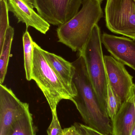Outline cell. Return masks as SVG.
<instances>
[{
  "instance_id": "11",
  "label": "cell",
  "mask_w": 135,
  "mask_h": 135,
  "mask_svg": "<svg viewBox=\"0 0 135 135\" xmlns=\"http://www.w3.org/2000/svg\"><path fill=\"white\" fill-rule=\"evenodd\" d=\"M41 51L48 62L62 80L73 98L77 93L73 83L75 68L72 62H69L62 57L44 50L42 48Z\"/></svg>"
},
{
  "instance_id": "3",
  "label": "cell",
  "mask_w": 135,
  "mask_h": 135,
  "mask_svg": "<svg viewBox=\"0 0 135 135\" xmlns=\"http://www.w3.org/2000/svg\"><path fill=\"white\" fill-rule=\"evenodd\" d=\"M78 53V55L82 56L85 60L90 79L101 106L107 113L108 79L102 51L100 29L98 25L94 26L89 40Z\"/></svg>"
},
{
  "instance_id": "2",
  "label": "cell",
  "mask_w": 135,
  "mask_h": 135,
  "mask_svg": "<svg viewBox=\"0 0 135 135\" xmlns=\"http://www.w3.org/2000/svg\"><path fill=\"white\" fill-rule=\"evenodd\" d=\"M103 0H83L82 7L70 20L58 26L57 34L58 42L79 52L84 47L92 34L94 26L104 13Z\"/></svg>"
},
{
  "instance_id": "22",
  "label": "cell",
  "mask_w": 135,
  "mask_h": 135,
  "mask_svg": "<svg viewBox=\"0 0 135 135\" xmlns=\"http://www.w3.org/2000/svg\"><path fill=\"white\" fill-rule=\"evenodd\" d=\"M130 96L131 97L135 106V84H133L131 89Z\"/></svg>"
},
{
  "instance_id": "18",
  "label": "cell",
  "mask_w": 135,
  "mask_h": 135,
  "mask_svg": "<svg viewBox=\"0 0 135 135\" xmlns=\"http://www.w3.org/2000/svg\"><path fill=\"white\" fill-rule=\"evenodd\" d=\"M52 120L48 128V135H64L63 129H62L59 121L57 111L52 112Z\"/></svg>"
},
{
  "instance_id": "21",
  "label": "cell",
  "mask_w": 135,
  "mask_h": 135,
  "mask_svg": "<svg viewBox=\"0 0 135 135\" xmlns=\"http://www.w3.org/2000/svg\"><path fill=\"white\" fill-rule=\"evenodd\" d=\"M63 133L64 135H73V126L70 127L64 128L63 129Z\"/></svg>"
},
{
  "instance_id": "17",
  "label": "cell",
  "mask_w": 135,
  "mask_h": 135,
  "mask_svg": "<svg viewBox=\"0 0 135 135\" xmlns=\"http://www.w3.org/2000/svg\"><path fill=\"white\" fill-rule=\"evenodd\" d=\"M8 0H0V50L2 49L6 31L10 26Z\"/></svg>"
},
{
  "instance_id": "1",
  "label": "cell",
  "mask_w": 135,
  "mask_h": 135,
  "mask_svg": "<svg viewBox=\"0 0 135 135\" xmlns=\"http://www.w3.org/2000/svg\"><path fill=\"white\" fill-rule=\"evenodd\" d=\"M75 68L73 83L76 95L73 102L85 125L101 133L113 134L111 120L102 109L90 79L82 56L72 62Z\"/></svg>"
},
{
  "instance_id": "4",
  "label": "cell",
  "mask_w": 135,
  "mask_h": 135,
  "mask_svg": "<svg viewBox=\"0 0 135 135\" xmlns=\"http://www.w3.org/2000/svg\"><path fill=\"white\" fill-rule=\"evenodd\" d=\"M41 49L35 42H33L32 79L43 92L52 112L57 111L60 101L62 100L72 101L73 98L46 60Z\"/></svg>"
},
{
  "instance_id": "15",
  "label": "cell",
  "mask_w": 135,
  "mask_h": 135,
  "mask_svg": "<svg viewBox=\"0 0 135 135\" xmlns=\"http://www.w3.org/2000/svg\"><path fill=\"white\" fill-rule=\"evenodd\" d=\"M9 135H36L32 115L30 111L16 121Z\"/></svg>"
},
{
  "instance_id": "10",
  "label": "cell",
  "mask_w": 135,
  "mask_h": 135,
  "mask_svg": "<svg viewBox=\"0 0 135 135\" xmlns=\"http://www.w3.org/2000/svg\"><path fill=\"white\" fill-rule=\"evenodd\" d=\"M101 41L113 57L135 71V40L104 33Z\"/></svg>"
},
{
  "instance_id": "8",
  "label": "cell",
  "mask_w": 135,
  "mask_h": 135,
  "mask_svg": "<svg viewBox=\"0 0 135 135\" xmlns=\"http://www.w3.org/2000/svg\"><path fill=\"white\" fill-rule=\"evenodd\" d=\"M108 81L111 88L122 103L126 101L131 93L134 83L133 77L124 65L111 56H104Z\"/></svg>"
},
{
  "instance_id": "12",
  "label": "cell",
  "mask_w": 135,
  "mask_h": 135,
  "mask_svg": "<svg viewBox=\"0 0 135 135\" xmlns=\"http://www.w3.org/2000/svg\"><path fill=\"white\" fill-rule=\"evenodd\" d=\"M113 135H131L135 123V106L131 97L123 103L111 120Z\"/></svg>"
},
{
  "instance_id": "25",
  "label": "cell",
  "mask_w": 135,
  "mask_h": 135,
  "mask_svg": "<svg viewBox=\"0 0 135 135\" xmlns=\"http://www.w3.org/2000/svg\"></svg>"
},
{
  "instance_id": "5",
  "label": "cell",
  "mask_w": 135,
  "mask_h": 135,
  "mask_svg": "<svg viewBox=\"0 0 135 135\" xmlns=\"http://www.w3.org/2000/svg\"><path fill=\"white\" fill-rule=\"evenodd\" d=\"M105 17L112 32L135 40V0H106Z\"/></svg>"
},
{
  "instance_id": "6",
  "label": "cell",
  "mask_w": 135,
  "mask_h": 135,
  "mask_svg": "<svg viewBox=\"0 0 135 135\" xmlns=\"http://www.w3.org/2000/svg\"><path fill=\"white\" fill-rule=\"evenodd\" d=\"M83 0H32L37 13L50 24L59 26L79 11Z\"/></svg>"
},
{
  "instance_id": "14",
  "label": "cell",
  "mask_w": 135,
  "mask_h": 135,
  "mask_svg": "<svg viewBox=\"0 0 135 135\" xmlns=\"http://www.w3.org/2000/svg\"><path fill=\"white\" fill-rule=\"evenodd\" d=\"M33 42L29 32L26 30L23 36L24 47V66L27 80H32L33 66Z\"/></svg>"
},
{
  "instance_id": "19",
  "label": "cell",
  "mask_w": 135,
  "mask_h": 135,
  "mask_svg": "<svg viewBox=\"0 0 135 135\" xmlns=\"http://www.w3.org/2000/svg\"><path fill=\"white\" fill-rule=\"evenodd\" d=\"M82 127L85 130L89 135H113L112 134H105L101 133L89 126L81 124Z\"/></svg>"
},
{
  "instance_id": "24",
  "label": "cell",
  "mask_w": 135,
  "mask_h": 135,
  "mask_svg": "<svg viewBox=\"0 0 135 135\" xmlns=\"http://www.w3.org/2000/svg\"><path fill=\"white\" fill-rule=\"evenodd\" d=\"M131 135H135V123Z\"/></svg>"
},
{
  "instance_id": "20",
  "label": "cell",
  "mask_w": 135,
  "mask_h": 135,
  "mask_svg": "<svg viewBox=\"0 0 135 135\" xmlns=\"http://www.w3.org/2000/svg\"><path fill=\"white\" fill-rule=\"evenodd\" d=\"M74 126L75 127L78 132L80 135H89L85 130L83 128L81 125V123H75L74 124Z\"/></svg>"
},
{
  "instance_id": "16",
  "label": "cell",
  "mask_w": 135,
  "mask_h": 135,
  "mask_svg": "<svg viewBox=\"0 0 135 135\" xmlns=\"http://www.w3.org/2000/svg\"><path fill=\"white\" fill-rule=\"evenodd\" d=\"M123 103L114 93L108 81L106 109L107 114L111 120L117 114Z\"/></svg>"
},
{
  "instance_id": "23",
  "label": "cell",
  "mask_w": 135,
  "mask_h": 135,
  "mask_svg": "<svg viewBox=\"0 0 135 135\" xmlns=\"http://www.w3.org/2000/svg\"><path fill=\"white\" fill-rule=\"evenodd\" d=\"M73 135H79L78 132L76 130L75 128V127L74 125L73 126Z\"/></svg>"
},
{
  "instance_id": "13",
  "label": "cell",
  "mask_w": 135,
  "mask_h": 135,
  "mask_svg": "<svg viewBox=\"0 0 135 135\" xmlns=\"http://www.w3.org/2000/svg\"><path fill=\"white\" fill-rule=\"evenodd\" d=\"M14 33L13 28L10 26L6 31L3 45L0 50V84H3L7 73Z\"/></svg>"
},
{
  "instance_id": "7",
  "label": "cell",
  "mask_w": 135,
  "mask_h": 135,
  "mask_svg": "<svg viewBox=\"0 0 135 135\" xmlns=\"http://www.w3.org/2000/svg\"><path fill=\"white\" fill-rule=\"evenodd\" d=\"M29 111L27 103L21 101L12 90L0 84V135H9L16 121Z\"/></svg>"
},
{
  "instance_id": "9",
  "label": "cell",
  "mask_w": 135,
  "mask_h": 135,
  "mask_svg": "<svg viewBox=\"0 0 135 135\" xmlns=\"http://www.w3.org/2000/svg\"><path fill=\"white\" fill-rule=\"evenodd\" d=\"M9 11L12 12L18 23L25 24L27 29L32 27L42 34L49 31L50 24L36 12L32 0H8Z\"/></svg>"
}]
</instances>
